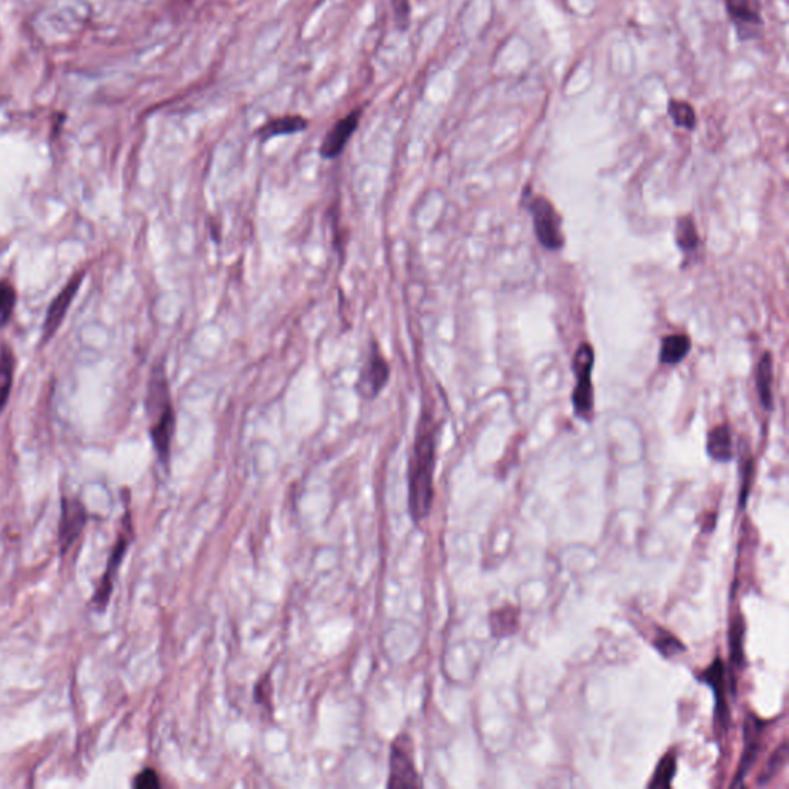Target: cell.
Segmentation results:
<instances>
[{
  "mask_svg": "<svg viewBox=\"0 0 789 789\" xmlns=\"http://www.w3.org/2000/svg\"><path fill=\"white\" fill-rule=\"evenodd\" d=\"M436 463V425L429 414L421 415L408 466V510L416 525L425 521L433 502Z\"/></svg>",
  "mask_w": 789,
  "mask_h": 789,
  "instance_id": "obj_1",
  "label": "cell"
},
{
  "mask_svg": "<svg viewBox=\"0 0 789 789\" xmlns=\"http://www.w3.org/2000/svg\"><path fill=\"white\" fill-rule=\"evenodd\" d=\"M150 414L153 416L151 425V440L155 446L156 453L162 463H168L170 459L171 442L176 427V416L171 406L170 395H168V384H167L166 372L162 367L153 372L150 382Z\"/></svg>",
  "mask_w": 789,
  "mask_h": 789,
  "instance_id": "obj_2",
  "label": "cell"
},
{
  "mask_svg": "<svg viewBox=\"0 0 789 789\" xmlns=\"http://www.w3.org/2000/svg\"><path fill=\"white\" fill-rule=\"evenodd\" d=\"M594 348L583 342L579 344L572 361V370L575 373V387L572 393V406L579 418L589 420L592 407H594V392H592V369H594Z\"/></svg>",
  "mask_w": 789,
  "mask_h": 789,
  "instance_id": "obj_3",
  "label": "cell"
},
{
  "mask_svg": "<svg viewBox=\"0 0 789 789\" xmlns=\"http://www.w3.org/2000/svg\"><path fill=\"white\" fill-rule=\"evenodd\" d=\"M532 215L534 230L541 245L551 252L563 249L564 236L562 232V218L553 202L545 196H536L526 202Z\"/></svg>",
  "mask_w": 789,
  "mask_h": 789,
  "instance_id": "obj_4",
  "label": "cell"
},
{
  "mask_svg": "<svg viewBox=\"0 0 789 789\" xmlns=\"http://www.w3.org/2000/svg\"><path fill=\"white\" fill-rule=\"evenodd\" d=\"M389 788H414L421 786L420 774L414 762L412 743L407 735H399L393 740L389 759Z\"/></svg>",
  "mask_w": 789,
  "mask_h": 789,
  "instance_id": "obj_5",
  "label": "cell"
},
{
  "mask_svg": "<svg viewBox=\"0 0 789 789\" xmlns=\"http://www.w3.org/2000/svg\"><path fill=\"white\" fill-rule=\"evenodd\" d=\"M389 373H390L389 363L382 356L378 344L373 342L372 350L367 355L364 365L359 373L358 390L361 397L369 399V401L378 397L389 382Z\"/></svg>",
  "mask_w": 789,
  "mask_h": 789,
  "instance_id": "obj_6",
  "label": "cell"
},
{
  "mask_svg": "<svg viewBox=\"0 0 789 789\" xmlns=\"http://www.w3.org/2000/svg\"><path fill=\"white\" fill-rule=\"evenodd\" d=\"M725 8L729 21L734 23L739 39H752L757 30L765 23L760 0H725Z\"/></svg>",
  "mask_w": 789,
  "mask_h": 789,
  "instance_id": "obj_7",
  "label": "cell"
},
{
  "mask_svg": "<svg viewBox=\"0 0 789 789\" xmlns=\"http://www.w3.org/2000/svg\"><path fill=\"white\" fill-rule=\"evenodd\" d=\"M87 525V510L78 500H62L61 526H59V545L61 553H65L82 534Z\"/></svg>",
  "mask_w": 789,
  "mask_h": 789,
  "instance_id": "obj_8",
  "label": "cell"
},
{
  "mask_svg": "<svg viewBox=\"0 0 789 789\" xmlns=\"http://www.w3.org/2000/svg\"><path fill=\"white\" fill-rule=\"evenodd\" d=\"M359 119H361V111L355 110L330 128V132L327 133L326 138L321 144L320 153L324 159H335L341 155L348 141L356 132Z\"/></svg>",
  "mask_w": 789,
  "mask_h": 789,
  "instance_id": "obj_9",
  "label": "cell"
},
{
  "mask_svg": "<svg viewBox=\"0 0 789 789\" xmlns=\"http://www.w3.org/2000/svg\"><path fill=\"white\" fill-rule=\"evenodd\" d=\"M83 273H78L76 277H73L65 287L62 288V292L56 296L55 301L51 303L50 309L47 312V318L44 322V333H42V342H47L55 335L62 321L65 318V313L72 305L73 299L76 296L81 284H82Z\"/></svg>",
  "mask_w": 789,
  "mask_h": 789,
  "instance_id": "obj_10",
  "label": "cell"
},
{
  "mask_svg": "<svg viewBox=\"0 0 789 789\" xmlns=\"http://www.w3.org/2000/svg\"><path fill=\"white\" fill-rule=\"evenodd\" d=\"M763 722L754 716H748L745 724V750L743 756L740 759L739 771L735 774V780L733 786H739L743 784L746 774L750 773V768L754 767L757 759L760 756L762 750Z\"/></svg>",
  "mask_w": 789,
  "mask_h": 789,
  "instance_id": "obj_11",
  "label": "cell"
},
{
  "mask_svg": "<svg viewBox=\"0 0 789 789\" xmlns=\"http://www.w3.org/2000/svg\"><path fill=\"white\" fill-rule=\"evenodd\" d=\"M128 545H130V540H128L127 536H122L116 545H115V547H113V553H111L108 564H107L106 574L102 577V581H100V586L98 587V591L94 594L93 603L94 606L98 607V609H104V607L107 606L108 600H110L111 591H113V583H115V577H116L117 570H119L122 560L125 557Z\"/></svg>",
  "mask_w": 789,
  "mask_h": 789,
  "instance_id": "obj_12",
  "label": "cell"
},
{
  "mask_svg": "<svg viewBox=\"0 0 789 789\" xmlns=\"http://www.w3.org/2000/svg\"><path fill=\"white\" fill-rule=\"evenodd\" d=\"M708 455L718 463H728L734 459V446H733V433L728 425L714 427L707 442Z\"/></svg>",
  "mask_w": 789,
  "mask_h": 789,
  "instance_id": "obj_13",
  "label": "cell"
},
{
  "mask_svg": "<svg viewBox=\"0 0 789 789\" xmlns=\"http://www.w3.org/2000/svg\"><path fill=\"white\" fill-rule=\"evenodd\" d=\"M773 382H774V363L773 355L765 352L762 358L759 361L756 370V387L760 403L767 410H773Z\"/></svg>",
  "mask_w": 789,
  "mask_h": 789,
  "instance_id": "obj_14",
  "label": "cell"
},
{
  "mask_svg": "<svg viewBox=\"0 0 789 789\" xmlns=\"http://www.w3.org/2000/svg\"><path fill=\"white\" fill-rule=\"evenodd\" d=\"M690 337H686L683 333H673L663 338L658 358L662 364L677 365L690 355Z\"/></svg>",
  "mask_w": 789,
  "mask_h": 789,
  "instance_id": "obj_15",
  "label": "cell"
},
{
  "mask_svg": "<svg viewBox=\"0 0 789 789\" xmlns=\"http://www.w3.org/2000/svg\"><path fill=\"white\" fill-rule=\"evenodd\" d=\"M309 125V122L307 119L303 116H298V115H292V116H282L278 117V119H273V121L267 122L264 127L260 128L261 139H264V141H269L271 138H277V136H286V134H295V133L303 132Z\"/></svg>",
  "mask_w": 789,
  "mask_h": 789,
  "instance_id": "obj_16",
  "label": "cell"
},
{
  "mask_svg": "<svg viewBox=\"0 0 789 789\" xmlns=\"http://www.w3.org/2000/svg\"><path fill=\"white\" fill-rule=\"evenodd\" d=\"M701 680L705 683L709 684L717 699V714L720 718H726L728 708L725 707L724 692H725V665L720 658H716L711 663V666L701 673Z\"/></svg>",
  "mask_w": 789,
  "mask_h": 789,
  "instance_id": "obj_17",
  "label": "cell"
},
{
  "mask_svg": "<svg viewBox=\"0 0 789 789\" xmlns=\"http://www.w3.org/2000/svg\"><path fill=\"white\" fill-rule=\"evenodd\" d=\"M675 243L684 253H694L700 245V237L697 232L696 221L692 216H683L675 224Z\"/></svg>",
  "mask_w": 789,
  "mask_h": 789,
  "instance_id": "obj_18",
  "label": "cell"
},
{
  "mask_svg": "<svg viewBox=\"0 0 789 789\" xmlns=\"http://www.w3.org/2000/svg\"><path fill=\"white\" fill-rule=\"evenodd\" d=\"M13 373H14V356L12 350L5 346L0 350V412L5 407L12 393Z\"/></svg>",
  "mask_w": 789,
  "mask_h": 789,
  "instance_id": "obj_19",
  "label": "cell"
},
{
  "mask_svg": "<svg viewBox=\"0 0 789 789\" xmlns=\"http://www.w3.org/2000/svg\"><path fill=\"white\" fill-rule=\"evenodd\" d=\"M668 115L677 127L694 130L697 127V115L694 107L684 100H669Z\"/></svg>",
  "mask_w": 789,
  "mask_h": 789,
  "instance_id": "obj_20",
  "label": "cell"
},
{
  "mask_svg": "<svg viewBox=\"0 0 789 789\" xmlns=\"http://www.w3.org/2000/svg\"><path fill=\"white\" fill-rule=\"evenodd\" d=\"M517 615H519L517 609H513L510 606H504L500 611L492 613V632L498 635V637L513 634L517 630V626H519V617Z\"/></svg>",
  "mask_w": 789,
  "mask_h": 789,
  "instance_id": "obj_21",
  "label": "cell"
},
{
  "mask_svg": "<svg viewBox=\"0 0 789 789\" xmlns=\"http://www.w3.org/2000/svg\"><path fill=\"white\" fill-rule=\"evenodd\" d=\"M675 771H677V759H675V756L668 754V756L663 757L660 763H658L657 769L654 773V777H652L649 786L651 788H669L671 784H673Z\"/></svg>",
  "mask_w": 789,
  "mask_h": 789,
  "instance_id": "obj_22",
  "label": "cell"
},
{
  "mask_svg": "<svg viewBox=\"0 0 789 789\" xmlns=\"http://www.w3.org/2000/svg\"><path fill=\"white\" fill-rule=\"evenodd\" d=\"M14 307H16V290L10 282H0V327H5L10 322Z\"/></svg>",
  "mask_w": 789,
  "mask_h": 789,
  "instance_id": "obj_23",
  "label": "cell"
},
{
  "mask_svg": "<svg viewBox=\"0 0 789 789\" xmlns=\"http://www.w3.org/2000/svg\"><path fill=\"white\" fill-rule=\"evenodd\" d=\"M786 756H788V745L786 743H782V746L778 748L776 752H774L771 759L768 760L767 768H765V771H763L762 776L759 778V785H765L771 780V778L776 777L777 776L778 771L785 767V763H786Z\"/></svg>",
  "mask_w": 789,
  "mask_h": 789,
  "instance_id": "obj_24",
  "label": "cell"
},
{
  "mask_svg": "<svg viewBox=\"0 0 789 789\" xmlns=\"http://www.w3.org/2000/svg\"><path fill=\"white\" fill-rule=\"evenodd\" d=\"M654 645L658 651L662 652L665 657H673L680 652L684 651V646L679 639H675L673 634H669L668 630H658L657 637L654 640Z\"/></svg>",
  "mask_w": 789,
  "mask_h": 789,
  "instance_id": "obj_25",
  "label": "cell"
},
{
  "mask_svg": "<svg viewBox=\"0 0 789 789\" xmlns=\"http://www.w3.org/2000/svg\"><path fill=\"white\" fill-rule=\"evenodd\" d=\"M743 632H745V628H743L742 619L735 620L731 626V634H729L731 657L734 660L735 665H742L743 662Z\"/></svg>",
  "mask_w": 789,
  "mask_h": 789,
  "instance_id": "obj_26",
  "label": "cell"
},
{
  "mask_svg": "<svg viewBox=\"0 0 789 789\" xmlns=\"http://www.w3.org/2000/svg\"><path fill=\"white\" fill-rule=\"evenodd\" d=\"M133 785H134L136 788L141 789L159 788V776H158L155 769L147 768L142 773H139L138 776H136V778H134V784Z\"/></svg>",
  "mask_w": 789,
  "mask_h": 789,
  "instance_id": "obj_27",
  "label": "cell"
},
{
  "mask_svg": "<svg viewBox=\"0 0 789 789\" xmlns=\"http://www.w3.org/2000/svg\"><path fill=\"white\" fill-rule=\"evenodd\" d=\"M393 12H395V19H397L398 28L406 30L408 25V17H410V5L408 0H392Z\"/></svg>",
  "mask_w": 789,
  "mask_h": 789,
  "instance_id": "obj_28",
  "label": "cell"
}]
</instances>
